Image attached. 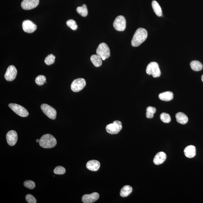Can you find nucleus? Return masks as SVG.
I'll return each instance as SVG.
<instances>
[{
    "label": "nucleus",
    "instance_id": "obj_1",
    "mask_svg": "<svg viewBox=\"0 0 203 203\" xmlns=\"http://www.w3.org/2000/svg\"><path fill=\"white\" fill-rule=\"evenodd\" d=\"M147 37V31L143 28H139L135 31L131 41L133 47H137L144 42Z\"/></svg>",
    "mask_w": 203,
    "mask_h": 203
},
{
    "label": "nucleus",
    "instance_id": "obj_2",
    "mask_svg": "<svg viewBox=\"0 0 203 203\" xmlns=\"http://www.w3.org/2000/svg\"><path fill=\"white\" fill-rule=\"evenodd\" d=\"M39 144L44 148L49 149L55 147L57 142L53 135L50 134H46L41 137L39 140Z\"/></svg>",
    "mask_w": 203,
    "mask_h": 203
},
{
    "label": "nucleus",
    "instance_id": "obj_3",
    "mask_svg": "<svg viewBox=\"0 0 203 203\" xmlns=\"http://www.w3.org/2000/svg\"><path fill=\"white\" fill-rule=\"evenodd\" d=\"M146 72L149 75H152L154 78H157L161 75V72L158 63L152 62L148 65Z\"/></svg>",
    "mask_w": 203,
    "mask_h": 203
},
{
    "label": "nucleus",
    "instance_id": "obj_4",
    "mask_svg": "<svg viewBox=\"0 0 203 203\" xmlns=\"http://www.w3.org/2000/svg\"><path fill=\"white\" fill-rule=\"evenodd\" d=\"M122 129V123L118 121H114L113 123L108 125L106 127L107 132L111 134H118Z\"/></svg>",
    "mask_w": 203,
    "mask_h": 203
},
{
    "label": "nucleus",
    "instance_id": "obj_5",
    "mask_svg": "<svg viewBox=\"0 0 203 203\" xmlns=\"http://www.w3.org/2000/svg\"><path fill=\"white\" fill-rule=\"evenodd\" d=\"M8 106L12 111L20 117H27L29 115V113L27 109L20 105L12 103L9 104Z\"/></svg>",
    "mask_w": 203,
    "mask_h": 203
},
{
    "label": "nucleus",
    "instance_id": "obj_6",
    "mask_svg": "<svg viewBox=\"0 0 203 203\" xmlns=\"http://www.w3.org/2000/svg\"><path fill=\"white\" fill-rule=\"evenodd\" d=\"M96 53L101 58H108L110 56V51L108 46L104 43H100L96 49Z\"/></svg>",
    "mask_w": 203,
    "mask_h": 203
},
{
    "label": "nucleus",
    "instance_id": "obj_7",
    "mask_svg": "<svg viewBox=\"0 0 203 203\" xmlns=\"http://www.w3.org/2000/svg\"><path fill=\"white\" fill-rule=\"evenodd\" d=\"M113 25L117 31H124L126 27V21L125 18L122 16H117L114 20Z\"/></svg>",
    "mask_w": 203,
    "mask_h": 203
},
{
    "label": "nucleus",
    "instance_id": "obj_8",
    "mask_svg": "<svg viewBox=\"0 0 203 203\" xmlns=\"http://www.w3.org/2000/svg\"><path fill=\"white\" fill-rule=\"evenodd\" d=\"M86 83L85 79L79 78L74 80L71 85L72 91L74 92H78L83 89L86 85Z\"/></svg>",
    "mask_w": 203,
    "mask_h": 203
},
{
    "label": "nucleus",
    "instance_id": "obj_9",
    "mask_svg": "<svg viewBox=\"0 0 203 203\" xmlns=\"http://www.w3.org/2000/svg\"><path fill=\"white\" fill-rule=\"evenodd\" d=\"M41 108L44 114L49 118L52 120L56 119V111L53 108L49 105L44 103L41 105Z\"/></svg>",
    "mask_w": 203,
    "mask_h": 203
},
{
    "label": "nucleus",
    "instance_id": "obj_10",
    "mask_svg": "<svg viewBox=\"0 0 203 203\" xmlns=\"http://www.w3.org/2000/svg\"><path fill=\"white\" fill-rule=\"evenodd\" d=\"M17 73V70L14 66H9L7 69L4 77L7 81H12L16 78Z\"/></svg>",
    "mask_w": 203,
    "mask_h": 203
},
{
    "label": "nucleus",
    "instance_id": "obj_11",
    "mask_svg": "<svg viewBox=\"0 0 203 203\" xmlns=\"http://www.w3.org/2000/svg\"><path fill=\"white\" fill-rule=\"evenodd\" d=\"M39 3V0H23L21 7L25 10H30L36 7Z\"/></svg>",
    "mask_w": 203,
    "mask_h": 203
},
{
    "label": "nucleus",
    "instance_id": "obj_12",
    "mask_svg": "<svg viewBox=\"0 0 203 203\" xmlns=\"http://www.w3.org/2000/svg\"><path fill=\"white\" fill-rule=\"evenodd\" d=\"M36 25L30 20L24 21L22 23V28L25 32L31 33L35 31L37 29Z\"/></svg>",
    "mask_w": 203,
    "mask_h": 203
},
{
    "label": "nucleus",
    "instance_id": "obj_13",
    "mask_svg": "<svg viewBox=\"0 0 203 203\" xmlns=\"http://www.w3.org/2000/svg\"><path fill=\"white\" fill-rule=\"evenodd\" d=\"M6 139L7 142L9 146L15 145L18 139L17 134L16 131L11 130L8 132L7 134Z\"/></svg>",
    "mask_w": 203,
    "mask_h": 203
},
{
    "label": "nucleus",
    "instance_id": "obj_14",
    "mask_svg": "<svg viewBox=\"0 0 203 203\" xmlns=\"http://www.w3.org/2000/svg\"><path fill=\"white\" fill-rule=\"evenodd\" d=\"M99 194L94 192L89 194H85L82 197V201L84 203H92L99 199Z\"/></svg>",
    "mask_w": 203,
    "mask_h": 203
},
{
    "label": "nucleus",
    "instance_id": "obj_15",
    "mask_svg": "<svg viewBox=\"0 0 203 203\" xmlns=\"http://www.w3.org/2000/svg\"><path fill=\"white\" fill-rule=\"evenodd\" d=\"M166 154L163 152H160L157 153L155 156L154 160V163L156 165H159L162 164L166 159Z\"/></svg>",
    "mask_w": 203,
    "mask_h": 203
},
{
    "label": "nucleus",
    "instance_id": "obj_16",
    "mask_svg": "<svg viewBox=\"0 0 203 203\" xmlns=\"http://www.w3.org/2000/svg\"><path fill=\"white\" fill-rule=\"evenodd\" d=\"M100 163L96 160H92L88 161L86 164L87 168L88 170L92 171L98 170L100 167Z\"/></svg>",
    "mask_w": 203,
    "mask_h": 203
},
{
    "label": "nucleus",
    "instance_id": "obj_17",
    "mask_svg": "<svg viewBox=\"0 0 203 203\" xmlns=\"http://www.w3.org/2000/svg\"><path fill=\"white\" fill-rule=\"evenodd\" d=\"M185 156L187 158H192L196 155V150L195 146L190 145L186 147L184 150Z\"/></svg>",
    "mask_w": 203,
    "mask_h": 203
},
{
    "label": "nucleus",
    "instance_id": "obj_18",
    "mask_svg": "<svg viewBox=\"0 0 203 203\" xmlns=\"http://www.w3.org/2000/svg\"><path fill=\"white\" fill-rule=\"evenodd\" d=\"M159 98L160 100L164 101H170L173 99V94L172 92L168 91L160 94Z\"/></svg>",
    "mask_w": 203,
    "mask_h": 203
},
{
    "label": "nucleus",
    "instance_id": "obj_19",
    "mask_svg": "<svg viewBox=\"0 0 203 203\" xmlns=\"http://www.w3.org/2000/svg\"><path fill=\"white\" fill-rule=\"evenodd\" d=\"M175 116L176 121L179 124L184 125L188 121V118L187 116L183 113H178L176 114Z\"/></svg>",
    "mask_w": 203,
    "mask_h": 203
},
{
    "label": "nucleus",
    "instance_id": "obj_20",
    "mask_svg": "<svg viewBox=\"0 0 203 203\" xmlns=\"http://www.w3.org/2000/svg\"><path fill=\"white\" fill-rule=\"evenodd\" d=\"M90 60L92 64L96 67H100L102 64V58L97 55H92Z\"/></svg>",
    "mask_w": 203,
    "mask_h": 203
},
{
    "label": "nucleus",
    "instance_id": "obj_21",
    "mask_svg": "<svg viewBox=\"0 0 203 203\" xmlns=\"http://www.w3.org/2000/svg\"><path fill=\"white\" fill-rule=\"evenodd\" d=\"M132 191V188L129 186H125L121 189L120 192V195L121 197H125L129 196Z\"/></svg>",
    "mask_w": 203,
    "mask_h": 203
},
{
    "label": "nucleus",
    "instance_id": "obj_22",
    "mask_svg": "<svg viewBox=\"0 0 203 203\" xmlns=\"http://www.w3.org/2000/svg\"><path fill=\"white\" fill-rule=\"evenodd\" d=\"M153 10L157 16L160 17L162 15V9L159 4L155 1H152V3Z\"/></svg>",
    "mask_w": 203,
    "mask_h": 203
},
{
    "label": "nucleus",
    "instance_id": "obj_23",
    "mask_svg": "<svg viewBox=\"0 0 203 203\" xmlns=\"http://www.w3.org/2000/svg\"><path fill=\"white\" fill-rule=\"evenodd\" d=\"M192 69L195 71H199L202 70L203 65L201 62L195 60L192 61L190 63Z\"/></svg>",
    "mask_w": 203,
    "mask_h": 203
},
{
    "label": "nucleus",
    "instance_id": "obj_24",
    "mask_svg": "<svg viewBox=\"0 0 203 203\" xmlns=\"http://www.w3.org/2000/svg\"><path fill=\"white\" fill-rule=\"evenodd\" d=\"M77 12L82 17H86L88 14V9L86 5L83 4L82 6L79 7L77 9Z\"/></svg>",
    "mask_w": 203,
    "mask_h": 203
},
{
    "label": "nucleus",
    "instance_id": "obj_25",
    "mask_svg": "<svg viewBox=\"0 0 203 203\" xmlns=\"http://www.w3.org/2000/svg\"><path fill=\"white\" fill-rule=\"evenodd\" d=\"M156 109L154 107H148L146 109V116L147 118H152L154 117V114L156 113Z\"/></svg>",
    "mask_w": 203,
    "mask_h": 203
},
{
    "label": "nucleus",
    "instance_id": "obj_26",
    "mask_svg": "<svg viewBox=\"0 0 203 203\" xmlns=\"http://www.w3.org/2000/svg\"><path fill=\"white\" fill-rule=\"evenodd\" d=\"M161 121L165 123H169L171 121V117L169 114L165 113H161L160 116Z\"/></svg>",
    "mask_w": 203,
    "mask_h": 203
},
{
    "label": "nucleus",
    "instance_id": "obj_27",
    "mask_svg": "<svg viewBox=\"0 0 203 203\" xmlns=\"http://www.w3.org/2000/svg\"><path fill=\"white\" fill-rule=\"evenodd\" d=\"M55 59H56V56L52 54H51L48 55L46 58H45V62L46 64L48 65H50L53 64L55 62Z\"/></svg>",
    "mask_w": 203,
    "mask_h": 203
},
{
    "label": "nucleus",
    "instance_id": "obj_28",
    "mask_svg": "<svg viewBox=\"0 0 203 203\" xmlns=\"http://www.w3.org/2000/svg\"><path fill=\"white\" fill-rule=\"evenodd\" d=\"M46 78L45 76L40 75L36 78L35 81L36 83L38 85H43L45 83H46Z\"/></svg>",
    "mask_w": 203,
    "mask_h": 203
},
{
    "label": "nucleus",
    "instance_id": "obj_29",
    "mask_svg": "<svg viewBox=\"0 0 203 203\" xmlns=\"http://www.w3.org/2000/svg\"><path fill=\"white\" fill-rule=\"evenodd\" d=\"M66 24H67L68 27L73 30H77V28H78V26H77V23H76L75 21L72 20V19H70V20L67 21Z\"/></svg>",
    "mask_w": 203,
    "mask_h": 203
},
{
    "label": "nucleus",
    "instance_id": "obj_30",
    "mask_svg": "<svg viewBox=\"0 0 203 203\" xmlns=\"http://www.w3.org/2000/svg\"><path fill=\"white\" fill-rule=\"evenodd\" d=\"M53 172L56 175H63L65 173L66 169L63 166H58L54 170Z\"/></svg>",
    "mask_w": 203,
    "mask_h": 203
},
{
    "label": "nucleus",
    "instance_id": "obj_31",
    "mask_svg": "<svg viewBox=\"0 0 203 203\" xmlns=\"http://www.w3.org/2000/svg\"><path fill=\"white\" fill-rule=\"evenodd\" d=\"M25 187L30 189H34L35 187V183L34 181L31 180L25 181L24 183Z\"/></svg>",
    "mask_w": 203,
    "mask_h": 203
},
{
    "label": "nucleus",
    "instance_id": "obj_32",
    "mask_svg": "<svg viewBox=\"0 0 203 203\" xmlns=\"http://www.w3.org/2000/svg\"><path fill=\"white\" fill-rule=\"evenodd\" d=\"M25 198L26 201L29 203H37L36 199L31 194H28L26 195Z\"/></svg>",
    "mask_w": 203,
    "mask_h": 203
},
{
    "label": "nucleus",
    "instance_id": "obj_33",
    "mask_svg": "<svg viewBox=\"0 0 203 203\" xmlns=\"http://www.w3.org/2000/svg\"><path fill=\"white\" fill-rule=\"evenodd\" d=\"M102 60H105L106 59V58L105 57H103L102 58Z\"/></svg>",
    "mask_w": 203,
    "mask_h": 203
},
{
    "label": "nucleus",
    "instance_id": "obj_34",
    "mask_svg": "<svg viewBox=\"0 0 203 203\" xmlns=\"http://www.w3.org/2000/svg\"><path fill=\"white\" fill-rule=\"evenodd\" d=\"M201 79H202V82H203V74L202 75V76Z\"/></svg>",
    "mask_w": 203,
    "mask_h": 203
},
{
    "label": "nucleus",
    "instance_id": "obj_35",
    "mask_svg": "<svg viewBox=\"0 0 203 203\" xmlns=\"http://www.w3.org/2000/svg\"><path fill=\"white\" fill-rule=\"evenodd\" d=\"M39 140H40V139H37L36 140V142H37V143H38V142H39Z\"/></svg>",
    "mask_w": 203,
    "mask_h": 203
}]
</instances>
